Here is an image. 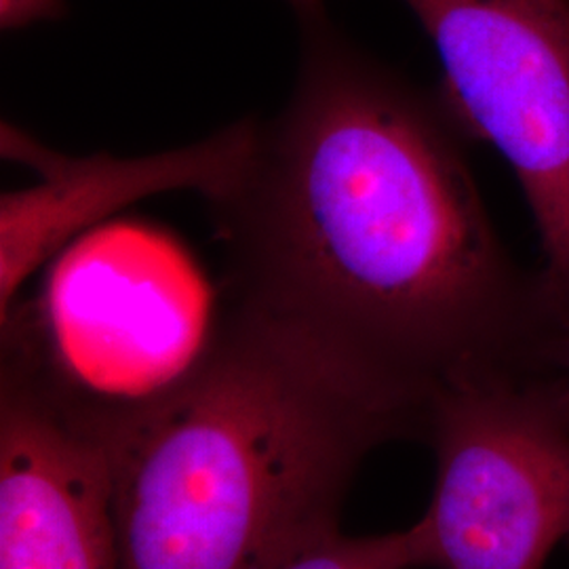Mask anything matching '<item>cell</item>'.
Wrapping results in <instances>:
<instances>
[{
	"label": "cell",
	"mask_w": 569,
	"mask_h": 569,
	"mask_svg": "<svg viewBox=\"0 0 569 569\" xmlns=\"http://www.w3.org/2000/svg\"><path fill=\"white\" fill-rule=\"evenodd\" d=\"M289 102L213 204L226 298L300 327L428 403L451 382L545 380L550 296L491 224L462 127L346 39L326 0H289Z\"/></svg>",
	"instance_id": "6da1fadb"
},
{
	"label": "cell",
	"mask_w": 569,
	"mask_h": 569,
	"mask_svg": "<svg viewBox=\"0 0 569 569\" xmlns=\"http://www.w3.org/2000/svg\"><path fill=\"white\" fill-rule=\"evenodd\" d=\"M425 416L409 388L228 300L201 371L108 441L119 569H283L342 533L367 453Z\"/></svg>",
	"instance_id": "7a4b0ae2"
},
{
	"label": "cell",
	"mask_w": 569,
	"mask_h": 569,
	"mask_svg": "<svg viewBox=\"0 0 569 569\" xmlns=\"http://www.w3.org/2000/svg\"><path fill=\"white\" fill-rule=\"evenodd\" d=\"M42 268L0 315V373L106 441L178 395L222 336L226 296L159 226L103 222Z\"/></svg>",
	"instance_id": "3957f363"
},
{
	"label": "cell",
	"mask_w": 569,
	"mask_h": 569,
	"mask_svg": "<svg viewBox=\"0 0 569 569\" xmlns=\"http://www.w3.org/2000/svg\"><path fill=\"white\" fill-rule=\"evenodd\" d=\"M422 437L437 458L428 569H545L569 540V428L540 380L437 388Z\"/></svg>",
	"instance_id": "277c9868"
},
{
	"label": "cell",
	"mask_w": 569,
	"mask_h": 569,
	"mask_svg": "<svg viewBox=\"0 0 569 569\" xmlns=\"http://www.w3.org/2000/svg\"><path fill=\"white\" fill-rule=\"evenodd\" d=\"M435 44L462 131L515 171L550 298L569 291V0H401Z\"/></svg>",
	"instance_id": "5b68a950"
},
{
	"label": "cell",
	"mask_w": 569,
	"mask_h": 569,
	"mask_svg": "<svg viewBox=\"0 0 569 569\" xmlns=\"http://www.w3.org/2000/svg\"><path fill=\"white\" fill-rule=\"evenodd\" d=\"M256 121L237 122L203 142L150 157H66L2 124V157L30 164L39 182L0 199V315L58 251L146 197L194 190L209 203L239 178Z\"/></svg>",
	"instance_id": "8992f818"
},
{
	"label": "cell",
	"mask_w": 569,
	"mask_h": 569,
	"mask_svg": "<svg viewBox=\"0 0 569 569\" xmlns=\"http://www.w3.org/2000/svg\"><path fill=\"white\" fill-rule=\"evenodd\" d=\"M0 569H119L108 441L2 373Z\"/></svg>",
	"instance_id": "52a82bcc"
},
{
	"label": "cell",
	"mask_w": 569,
	"mask_h": 569,
	"mask_svg": "<svg viewBox=\"0 0 569 569\" xmlns=\"http://www.w3.org/2000/svg\"><path fill=\"white\" fill-rule=\"evenodd\" d=\"M283 569H428L422 523L380 536H336Z\"/></svg>",
	"instance_id": "ba28073f"
},
{
	"label": "cell",
	"mask_w": 569,
	"mask_h": 569,
	"mask_svg": "<svg viewBox=\"0 0 569 569\" xmlns=\"http://www.w3.org/2000/svg\"><path fill=\"white\" fill-rule=\"evenodd\" d=\"M540 385L555 413L569 428V291L550 298L549 369Z\"/></svg>",
	"instance_id": "9c48e42d"
},
{
	"label": "cell",
	"mask_w": 569,
	"mask_h": 569,
	"mask_svg": "<svg viewBox=\"0 0 569 569\" xmlns=\"http://www.w3.org/2000/svg\"><path fill=\"white\" fill-rule=\"evenodd\" d=\"M63 0H0V23L4 30H18L37 21L58 20Z\"/></svg>",
	"instance_id": "30bf717a"
}]
</instances>
